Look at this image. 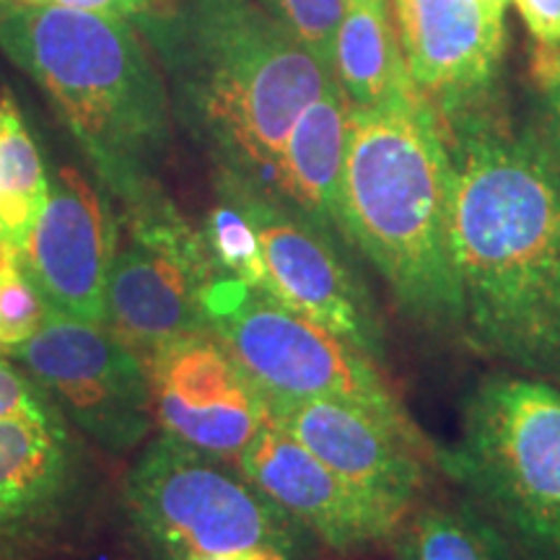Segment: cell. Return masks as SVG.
<instances>
[{"label": "cell", "instance_id": "obj_1", "mask_svg": "<svg viewBox=\"0 0 560 560\" xmlns=\"http://www.w3.org/2000/svg\"><path fill=\"white\" fill-rule=\"evenodd\" d=\"M439 122L452 159L459 340L560 389V156L495 100Z\"/></svg>", "mask_w": 560, "mask_h": 560}, {"label": "cell", "instance_id": "obj_2", "mask_svg": "<svg viewBox=\"0 0 560 560\" xmlns=\"http://www.w3.org/2000/svg\"><path fill=\"white\" fill-rule=\"evenodd\" d=\"M170 81L174 120L219 174L272 192L299 115L332 68L260 0H174L138 24Z\"/></svg>", "mask_w": 560, "mask_h": 560}, {"label": "cell", "instance_id": "obj_3", "mask_svg": "<svg viewBox=\"0 0 560 560\" xmlns=\"http://www.w3.org/2000/svg\"><path fill=\"white\" fill-rule=\"evenodd\" d=\"M338 229L346 247L371 265L410 327L459 340L452 159L429 102L350 107Z\"/></svg>", "mask_w": 560, "mask_h": 560}, {"label": "cell", "instance_id": "obj_4", "mask_svg": "<svg viewBox=\"0 0 560 560\" xmlns=\"http://www.w3.org/2000/svg\"><path fill=\"white\" fill-rule=\"evenodd\" d=\"M0 50L45 91L122 210L166 198L159 172L172 151V96L130 21L11 3Z\"/></svg>", "mask_w": 560, "mask_h": 560}, {"label": "cell", "instance_id": "obj_5", "mask_svg": "<svg viewBox=\"0 0 560 560\" xmlns=\"http://www.w3.org/2000/svg\"><path fill=\"white\" fill-rule=\"evenodd\" d=\"M436 470L509 560H560V389L499 369L465 397Z\"/></svg>", "mask_w": 560, "mask_h": 560}, {"label": "cell", "instance_id": "obj_6", "mask_svg": "<svg viewBox=\"0 0 560 560\" xmlns=\"http://www.w3.org/2000/svg\"><path fill=\"white\" fill-rule=\"evenodd\" d=\"M125 514L161 560L272 550L312 560L319 545L231 462L159 433L122 480Z\"/></svg>", "mask_w": 560, "mask_h": 560}, {"label": "cell", "instance_id": "obj_7", "mask_svg": "<svg viewBox=\"0 0 560 560\" xmlns=\"http://www.w3.org/2000/svg\"><path fill=\"white\" fill-rule=\"evenodd\" d=\"M206 325L262 389L268 402L342 400L361 405L397 431L436 450L420 429L387 369L270 293L215 276L206 299Z\"/></svg>", "mask_w": 560, "mask_h": 560}, {"label": "cell", "instance_id": "obj_8", "mask_svg": "<svg viewBox=\"0 0 560 560\" xmlns=\"http://www.w3.org/2000/svg\"><path fill=\"white\" fill-rule=\"evenodd\" d=\"M125 242L117 247L104 293V327L140 359L182 335L208 330L206 291L215 268L200 229L166 198L122 210Z\"/></svg>", "mask_w": 560, "mask_h": 560}, {"label": "cell", "instance_id": "obj_9", "mask_svg": "<svg viewBox=\"0 0 560 560\" xmlns=\"http://www.w3.org/2000/svg\"><path fill=\"white\" fill-rule=\"evenodd\" d=\"M9 355L104 452L128 454L149 439L156 420L145 363L104 325L47 306L39 332Z\"/></svg>", "mask_w": 560, "mask_h": 560}, {"label": "cell", "instance_id": "obj_10", "mask_svg": "<svg viewBox=\"0 0 560 560\" xmlns=\"http://www.w3.org/2000/svg\"><path fill=\"white\" fill-rule=\"evenodd\" d=\"M215 190L240 206L260 240L270 293L338 335L380 366H389V335L348 247L276 195L215 172Z\"/></svg>", "mask_w": 560, "mask_h": 560}, {"label": "cell", "instance_id": "obj_11", "mask_svg": "<svg viewBox=\"0 0 560 560\" xmlns=\"http://www.w3.org/2000/svg\"><path fill=\"white\" fill-rule=\"evenodd\" d=\"M100 478L68 418L0 420V560H37L79 535Z\"/></svg>", "mask_w": 560, "mask_h": 560}, {"label": "cell", "instance_id": "obj_12", "mask_svg": "<svg viewBox=\"0 0 560 560\" xmlns=\"http://www.w3.org/2000/svg\"><path fill=\"white\" fill-rule=\"evenodd\" d=\"M143 363L159 431L208 457L236 465L270 423L268 397L210 330L164 342Z\"/></svg>", "mask_w": 560, "mask_h": 560}, {"label": "cell", "instance_id": "obj_13", "mask_svg": "<svg viewBox=\"0 0 560 560\" xmlns=\"http://www.w3.org/2000/svg\"><path fill=\"white\" fill-rule=\"evenodd\" d=\"M268 408L270 423L296 439L350 488L400 520H408L439 475L436 450L416 444L361 405L317 397L268 402Z\"/></svg>", "mask_w": 560, "mask_h": 560}, {"label": "cell", "instance_id": "obj_14", "mask_svg": "<svg viewBox=\"0 0 560 560\" xmlns=\"http://www.w3.org/2000/svg\"><path fill=\"white\" fill-rule=\"evenodd\" d=\"M120 247V219L86 174L58 166L21 265L47 306L104 325V293Z\"/></svg>", "mask_w": 560, "mask_h": 560}, {"label": "cell", "instance_id": "obj_15", "mask_svg": "<svg viewBox=\"0 0 560 560\" xmlns=\"http://www.w3.org/2000/svg\"><path fill=\"white\" fill-rule=\"evenodd\" d=\"M236 467L310 532L319 550L338 558L392 548L405 524L340 480L276 423H268L252 439Z\"/></svg>", "mask_w": 560, "mask_h": 560}, {"label": "cell", "instance_id": "obj_16", "mask_svg": "<svg viewBox=\"0 0 560 560\" xmlns=\"http://www.w3.org/2000/svg\"><path fill=\"white\" fill-rule=\"evenodd\" d=\"M395 11L412 83L439 120L495 100L506 26L480 0H405Z\"/></svg>", "mask_w": 560, "mask_h": 560}, {"label": "cell", "instance_id": "obj_17", "mask_svg": "<svg viewBox=\"0 0 560 560\" xmlns=\"http://www.w3.org/2000/svg\"><path fill=\"white\" fill-rule=\"evenodd\" d=\"M350 102L335 81L293 122L280 151L276 187L270 192L340 242L338 192Z\"/></svg>", "mask_w": 560, "mask_h": 560}, {"label": "cell", "instance_id": "obj_18", "mask_svg": "<svg viewBox=\"0 0 560 560\" xmlns=\"http://www.w3.org/2000/svg\"><path fill=\"white\" fill-rule=\"evenodd\" d=\"M332 73L353 109H380L423 100L405 62L389 5L346 3L335 37Z\"/></svg>", "mask_w": 560, "mask_h": 560}, {"label": "cell", "instance_id": "obj_19", "mask_svg": "<svg viewBox=\"0 0 560 560\" xmlns=\"http://www.w3.org/2000/svg\"><path fill=\"white\" fill-rule=\"evenodd\" d=\"M50 192L34 138L11 91L0 94V244L24 255Z\"/></svg>", "mask_w": 560, "mask_h": 560}, {"label": "cell", "instance_id": "obj_20", "mask_svg": "<svg viewBox=\"0 0 560 560\" xmlns=\"http://www.w3.org/2000/svg\"><path fill=\"white\" fill-rule=\"evenodd\" d=\"M397 560H509L486 520L459 495L452 501H420L397 532Z\"/></svg>", "mask_w": 560, "mask_h": 560}, {"label": "cell", "instance_id": "obj_21", "mask_svg": "<svg viewBox=\"0 0 560 560\" xmlns=\"http://www.w3.org/2000/svg\"><path fill=\"white\" fill-rule=\"evenodd\" d=\"M200 234L215 276L240 280L249 289L270 293L268 265H265L257 231L247 213L229 195L215 190V202L208 210Z\"/></svg>", "mask_w": 560, "mask_h": 560}, {"label": "cell", "instance_id": "obj_22", "mask_svg": "<svg viewBox=\"0 0 560 560\" xmlns=\"http://www.w3.org/2000/svg\"><path fill=\"white\" fill-rule=\"evenodd\" d=\"M47 304L26 278L21 252L0 244V353L9 355L39 332Z\"/></svg>", "mask_w": 560, "mask_h": 560}, {"label": "cell", "instance_id": "obj_23", "mask_svg": "<svg viewBox=\"0 0 560 560\" xmlns=\"http://www.w3.org/2000/svg\"><path fill=\"white\" fill-rule=\"evenodd\" d=\"M260 3L332 68L335 37L348 0H260Z\"/></svg>", "mask_w": 560, "mask_h": 560}, {"label": "cell", "instance_id": "obj_24", "mask_svg": "<svg viewBox=\"0 0 560 560\" xmlns=\"http://www.w3.org/2000/svg\"><path fill=\"white\" fill-rule=\"evenodd\" d=\"M11 418L58 420L66 416L11 355L0 353V420Z\"/></svg>", "mask_w": 560, "mask_h": 560}, {"label": "cell", "instance_id": "obj_25", "mask_svg": "<svg viewBox=\"0 0 560 560\" xmlns=\"http://www.w3.org/2000/svg\"><path fill=\"white\" fill-rule=\"evenodd\" d=\"M52 3L75 11L100 13V16L130 21L136 26L170 11L174 0H52Z\"/></svg>", "mask_w": 560, "mask_h": 560}, {"label": "cell", "instance_id": "obj_26", "mask_svg": "<svg viewBox=\"0 0 560 560\" xmlns=\"http://www.w3.org/2000/svg\"><path fill=\"white\" fill-rule=\"evenodd\" d=\"M532 39L560 45V0H511Z\"/></svg>", "mask_w": 560, "mask_h": 560}, {"label": "cell", "instance_id": "obj_27", "mask_svg": "<svg viewBox=\"0 0 560 560\" xmlns=\"http://www.w3.org/2000/svg\"><path fill=\"white\" fill-rule=\"evenodd\" d=\"M529 73L535 86L548 91L560 81V45H548V42H532L529 52Z\"/></svg>", "mask_w": 560, "mask_h": 560}, {"label": "cell", "instance_id": "obj_28", "mask_svg": "<svg viewBox=\"0 0 560 560\" xmlns=\"http://www.w3.org/2000/svg\"><path fill=\"white\" fill-rule=\"evenodd\" d=\"M545 138L560 156V81L556 86L545 91Z\"/></svg>", "mask_w": 560, "mask_h": 560}, {"label": "cell", "instance_id": "obj_29", "mask_svg": "<svg viewBox=\"0 0 560 560\" xmlns=\"http://www.w3.org/2000/svg\"><path fill=\"white\" fill-rule=\"evenodd\" d=\"M187 560H285L272 550H242V552H223V556H192Z\"/></svg>", "mask_w": 560, "mask_h": 560}, {"label": "cell", "instance_id": "obj_30", "mask_svg": "<svg viewBox=\"0 0 560 560\" xmlns=\"http://www.w3.org/2000/svg\"><path fill=\"white\" fill-rule=\"evenodd\" d=\"M482 9L488 11V16L495 21V24L506 26V11H509V3L511 0H480Z\"/></svg>", "mask_w": 560, "mask_h": 560}, {"label": "cell", "instance_id": "obj_31", "mask_svg": "<svg viewBox=\"0 0 560 560\" xmlns=\"http://www.w3.org/2000/svg\"><path fill=\"white\" fill-rule=\"evenodd\" d=\"M13 5H50L52 0H11Z\"/></svg>", "mask_w": 560, "mask_h": 560}, {"label": "cell", "instance_id": "obj_32", "mask_svg": "<svg viewBox=\"0 0 560 560\" xmlns=\"http://www.w3.org/2000/svg\"><path fill=\"white\" fill-rule=\"evenodd\" d=\"M348 3H363V5H387V0H348Z\"/></svg>", "mask_w": 560, "mask_h": 560}, {"label": "cell", "instance_id": "obj_33", "mask_svg": "<svg viewBox=\"0 0 560 560\" xmlns=\"http://www.w3.org/2000/svg\"><path fill=\"white\" fill-rule=\"evenodd\" d=\"M9 5H11V0H0V16H3V13H5V9H9Z\"/></svg>", "mask_w": 560, "mask_h": 560}, {"label": "cell", "instance_id": "obj_34", "mask_svg": "<svg viewBox=\"0 0 560 560\" xmlns=\"http://www.w3.org/2000/svg\"><path fill=\"white\" fill-rule=\"evenodd\" d=\"M405 3V0H395V9H397V5H402Z\"/></svg>", "mask_w": 560, "mask_h": 560}]
</instances>
